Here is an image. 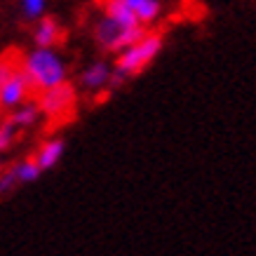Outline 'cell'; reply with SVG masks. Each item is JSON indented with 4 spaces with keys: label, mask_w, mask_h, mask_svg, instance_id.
<instances>
[{
    "label": "cell",
    "mask_w": 256,
    "mask_h": 256,
    "mask_svg": "<svg viewBox=\"0 0 256 256\" xmlns=\"http://www.w3.org/2000/svg\"><path fill=\"white\" fill-rule=\"evenodd\" d=\"M14 186H16V176H14V172H12V167L0 172V193H8Z\"/></svg>",
    "instance_id": "obj_15"
},
{
    "label": "cell",
    "mask_w": 256,
    "mask_h": 256,
    "mask_svg": "<svg viewBox=\"0 0 256 256\" xmlns=\"http://www.w3.org/2000/svg\"><path fill=\"white\" fill-rule=\"evenodd\" d=\"M14 139H16V127L10 120H5V122L0 124V153L8 150L14 144Z\"/></svg>",
    "instance_id": "obj_13"
},
{
    "label": "cell",
    "mask_w": 256,
    "mask_h": 256,
    "mask_svg": "<svg viewBox=\"0 0 256 256\" xmlns=\"http://www.w3.org/2000/svg\"><path fill=\"white\" fill-rule=\"evenodd\" d=\"M36 28H33V40H36V47H54L56 42H62L64 31L59 22L54 16H40L36 19Z\"/></svg>",
    "instance_id": "obj_6"
},
{
    "label": "cell",
    "mask_w": 256,
    "mask_h": 256,
    "mask_svg": "<svg viewBox=\"0 0 256 256\" xmlns=\"http://www.w3.org/2000/svg\"><path fill=\"white\" fill-rule=\"evenodd\" d=\"M12 172L16 176V184H33L42 174V170L38 167V162L33 158H26V160H19L16 164H12Z\"/></svg>",
    "instance_id": "obj_11"
},
{
    "label": "cell",
    "mask_w": 256,
    "mask_h": 256,
    "mask_svg": "<svg viewBox=\"0 0 256 256\" xmlns=\"http://www.w3.org/2000/svg\"><path fill=\"white\" fill-rule=\"evenodd\" d=\"M33 92L31 82H28V78L24 76L22 66L10 76L2 85H0V110H12L16 108L19 104H24V101H28V94Z\"/></svg>",
    "instance_id": "obj_5"
},
{
    "label": "cell",
    "mask_w": 256,
    "mask_h": 256,
    "mask_svg": "<svg viewBox=\"0 0 256 256\" xmlns=\"http://www.w3.org/2000/svg\"><path fill=\"white\" fill-rule=\"evenodd\" d=\"M45 8H47V0H22V14L26 19H40V16L45 14Z\"/></svg>",
    "instance_id": "obj_12"
},
{
    "label": "cell",
    "mask_w": 256,
    "mask_h": 256,
    "mask_svg": "<svg viewBox=\"0 0 256 256\" xmlns=\"http://www.w3.org/2000/svg\"><path fill=\"white\" fill-rule=\"evenodd\" d=\"M19 66H22L24 76L28 78L31 87L38 92L59 85L68 76V68L54 47H36L33 52L24 56Z\"/></svg>",
    "instance_id": "obj_2"
},
{
    "label": "cell",
    "mask_w": 256,
    "mask_h": 256,
    "mask_svg": "<svg viewBox=\"0 0 256 256\" xmlns=\"http://www.w3.org/2000/svg\"><path fill=\"white\" fill-rule=\"evenodd\" d=\"M40 116H42V113H40V108H38V101H36V104H33V101H24L16 108H12L10 122L14 124L16 130H26V127H33V124L38 122Z\"/></svg>",
    "instance_id": "obj_10"
},
{
    "label": "cell",
    "mask_w": 256,
    "mask_h": 256,
    "mask_svg": "<svg viewBox=\"0 0 256 256\" xmlns=\"http://www.w3.org/2000/svg\"><path fill=\"white\" fill-rule=\"evenodd\" d=\"M64 150H66V144H64L62 139H47V141H42V144H40V148L36 150L33 160L38 162V167L42 172L52 170V167L62 160Z\"/></svg>",
    "instance_id": "obj_9"
},
{
    "label": "cell",
    "mask_w": 256,
    "mask_h": 256,
    "mask_svg": "<svg viewBox=\"0 0 256 256\" xmlns=\"http://www.w3.org/2000/svg\"><path fill=\"white\" fill-rule=\"evenodd\" d=\"M110 78V66L106 62H94L90 64L82 73H80V85L85 87L87 92H96L108 85Z\"/></svg>",
    "instance_id": "obj_7"
},
{
    "label": "cell",
    "mask_w": 256,
    "mask_h": 256,
    "mask_svg": "<svg viewBox=\"0 0 256 256\" xmlns=\"http://www.w3.org/2000/svg\"><path fill=\"white\" fill-rule=\"evenodd\" d=\"M16 68H19V64H16L14 59H10V54L2 56V59H0V85H2V82H5V80H8Z\"/></svg>",
    "instance_id": "obj_14"
},
{
    "label": "cell",
    "mask_w": 256,
    "mask_h": 256,
    "mask_svg": "<svg viewBox=\"0 0 256 256\" xmlns=\"http://www.w3.org/2000/svg\"><path fill=\"white\" fill-rule=\"evenodd\" d=\"M164 47V38L160 33H144L136 42H132L130 47H124L122 52H118L116 66L110 68V78L106 90L116 92L127 82V80L141 76L150 64L158 59V54L162 52Z\"/></svg>",
    "instance_id": "obj_1"
},
{
    "label": "cell",
    "mask_w": 256,
    "mask_h": 256,
    "mask_svg": "<svg viewBox=\"0 0 256 256\" xmlns=\"http://www.w3.org/2000/svg\"><path fill=\"white\" fill-rule=\"evenodd\" d=\"M76 87L70 85L68 80H64L59 85L50 87V90H42L38 99V108L42 116H47L50 120H64V118L73 116V108H76Z\"/></svg>",
    "instance_id": "obj_4"
},
{
    "label": "cell",
    "mask_w": 256,
    "mask_h": 256,
    "mask_svg": "<svg viewBox=\"0 0 256 256\" xmlns=\"http://www.w3.org/2000/svg\"><path fill=\"white\" fill-rule=\"evenodd\" d=\"M144 33H146V26H130V24L118 22V19H113L108 14H104L96 22V26H94V40H96V45L104 52H110V54L122 52L124 47L136 42Z\"/></svg>",
    "instance_id": "obj_3"
},
{
    "label": "cell",
    "mask_w": 256,
    "mask_h": 256,
    "mask_svg": "<svg viewBox=\"0 0 256 256\" xmlns=\"http://www.w3.org/2000/svg\"><path fill=\"white\" fill-rule=\"evenodd\" d=\"M122 2L130 8V12L136 16V22L141 26L156 24L160 12H162V2L160 0H122Z\"/></svg>",
    "instance_id": "obj_8"
}]
</instances>
